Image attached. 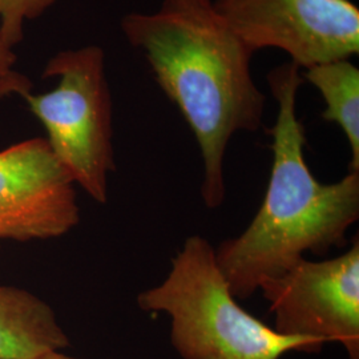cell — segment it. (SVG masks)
Masks as SVG:
<instances>
[{
    "instance_id": "6da1fadb",
    "label": "cell",
    "mask_w": 359,
    "mask_h": 359,
    "mask_svg": "<svg viewBox=\"0 0 359 359\" xmlns=\"http://www.w3.org/2000/svg\"><path fill=\"white\" fill-rule=\"evenodd\" d=\"M120 26L192 129L204 165L201 196L216 209L226 193L224 160L231 137L262 127L266 96L252 75L255 53L212 0H161L152 13L126 15Z\"/></svg>"
},
{
    "instance_id": "7a4b0ae2",
    "label": "cell",
    "mask_w": 359,
    "mask_h": 359,
    "mask_svg": "<svg viewBox=\"0 0 359 359\" xmlns=\"http://www.w3.org/2000/svg\"><path fill=\"white\" fill-rule=\"evenodd\" d=\"M277 103L273 165L262 205L240 236L215 248L218 266L237 299L255 294L261 283L281 276L304 255H325L345 246L359 218V172L323 184L305 160V128L297 116V93L304 84L292 62L268 74Z\"/></svg>"
},
{
    "instance_id": "3957f363",
    "label": "cell",
    "mask_w": 359,
    "mask_h": 359,
    "mask_svg": "<svg viewBox=\"0 0 359 359\" xmlns=\"http://www.w3.org/2000/svg\"><path fill=\"white\" fill-rule=\"evenodd\" d=\"M142 311L165 313L182 359H281L320 353L323 341L277 333L246 311L218 266L215 248L196 234L172 258L167 278L137 295Z\"/></svg>"
},
{
    "instance_id": "277c9868",
    "label": "cell",
    "mask_w": 359,
    "mask_h": 359,
    "mask_svg": "<svg viewBox=\"0 0 359 359\" xmlns=\"http://www.w3.org/2000/svg\"><path fill=\"white\" fill-rule=\"evenodd\" d=\"M52 76L59 77L55 90L23 99L44 126L46 140L75 185L104 205L115 157L103 50L88 46L56 53L43 72V77Z\"/></svg>"
},
{
    "instance_id": "5b68a950",
    "label": "cell",
    "mask_w": 359,
    "mask_h": 359,
    "mask_svg": "<svg viewBox=\"0 0 359 359\" xmlns=\"http://www.w3.org/2000/svg\"><path fill=\"white\" fill-rule=\"evenodd\" d=\"M225 25L256 53L276 48L301 69L359 52V8L351 0H212Z\"/></svg>"
},
{
    "instance_id": "8992f818",
    "label": "cell",
    "mask_w": 359,
    "mask_h": 359,
    "mask_svg": "<svg viewBox=\"0 0 359 359\" xmlns=\"http://www.w3.org/2000/svg\"><path fill=\"white\" fill-rule=\"evenodd\" d=\"M283 335L337 342L348 359H359V243L342 256L302 258L281 276L261 283Z\"/></svg>"
},
{
    "instance_id": "52a82bcc",
    "label": "cell",
    "mask_w": 359,
    "mask_h": 359,
    "mask_svg": "<svg viewBox=\"0 0 359 359\" xmlns=\"http://www.w3.org/2000/svg\"><path fill=\"white\" fill-rule=\"evenodd\" d=\"M79 222L75 182L46 139L0 152V240L57 238Z\"/></svg>"
},
{
    "instance_id": "ba28073f",
    "label": "cell",
    "mask_w": 359,
    "mask_h": 359,
    "mask_svg": "<svg viewBox=\"0 0 359 359\" xmlns=\"http://www.w3.org/2000/svg\"><path fill=\"white\" fill-rule=\"evenodd\" d=\"M68 346L69 338L46 301L20 287L0 286V359H34Z\"/></svg>"
},
{
    "instance_id": "9c48e42d",
    "label": "cell",
    "mask_w": 359,
    "mask_h": 359,
    "mask_svg": "<svg viewBox=\"0 0 359 359\" xmlns=\"http://www.w3.org/2000/svg\"><path fill=\"white\" fill-rule=\"evenodd\" d=\"M304 81L314 86L326 104L322 118L346 135L351 151L350 172H359V69L348 59L301 69Z\"/></svg>"
},
{
    "instance_id": "30bf717a",
    "label": "cell",
    "mask_w": 359,
    "mask_h": 359,
    "mask_svg": "<svg viewBox=\"0 0 359 359\" xmlns=\"http://www.w3.org/2000/svg\"><path fill=\"white\" fill-rule=\"evenodd\" d=\"M56 0H0V38L13 48L23 39V26L35 19Z\"/></svg>"
},
{
    "instance_id": "8fae6325",
    "label": "cell",
    "mask_w": 359,
    "mask_h": 359,
    "mask_svg": "<svg viewBox=\"0 0 359 359\" xmlns=\"http://www.w3.org/2000/svg\"><path fill=\"white\" fill-rule=\"evenodd\" d=\"M16 56L13 48L0 38V99L11 95L25 97L32 90V83L13 69Z\"/></svg>"
},
{
    "instance_id": "7c38bea8",
    "label": "cell",
    "mask_w": 359,
    "mask_h": 359,
    "mask_svg": "<svg viewBox=\"0 0 359 359\" xmlns=\"http://www.w3.org/2000/svg\"><path fill=\"white\" fill-rule=\"evenodd\" d=\"M34 359H84V358H76V357H71L68 354L63 353V350H59V351H50V353H46L43 355H39L36 358Z\"/></svg>"
}]
</instances>
